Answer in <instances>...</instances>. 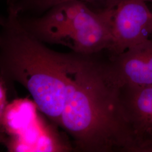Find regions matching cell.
Returning a JSON list of instances; mask_svg holds the SVG:
<instances>
[{
	"label": "cell",
	"instance_id": "6da1fadb",
	"mask_svg": "<svg viewBox=\"0 0 152 152\" xmlns=\"http://www.w3.org/2000/svg\"><path fill=\"white\" fill-rule=\"evenodd\" d=\"M107 64L76 53L59 127L85 152H129L119 96Z\"/></svg>",
	"mask_w": 152,
	"mask_h": 152
},
{
	"label": "cell",
	"instance_id": "7a4b0ae2",
	"mask_svg": "<svg viewBox=\"0 0 152 152\" xmlns=\"http://www.w3.org/2000/svg\"><path fill=\"white\" fill-rule=\"evenodd\" d=\"M73 52L49 48L21 24L15 14H0V73L31 95L37 109L59 126Z\"/></svg>",
	"mask_w": 152,
	"mask_h": 152
},
{
	"label": "cell",
	"instance_id": "3957f363",
	"mask_svg": "<svg viewBox=\"0 0 152 152\" xmlns=\"http://www.w3.org/2000/svg\"><path fill=\"white\" fill-rule=\"evenodd\" d=\"M16 15L24 27L45 44L62 45L75 53L88 55L108 50L110 45L106 8L94 11L86 2L71 1L38 16Z\"/></svg>",
	"mask_w": 152,
	"mask_h": 152
},
{
	"label": "cell",
	"instance_id": "277c9868",
	"mask_svg": "<svg viewBox=\"0 0 152 152\" xmlns=\"http://www.w3.org/2000/svg\"><path fill=\"white\" fill-rule=\"evenodd\" d=\"M144 0H113L108 11L113 56L152 39V12Z\"/></svg>",
	"mask_w": 152,
	"mask_h": 152
},
{
	"label": "cell",
	"instance_id": "5b68a950",
	"mask_svg": "<svg viewBox=\"0 0 152 152\" xmlns=\"http://www.w3.org/2000/svg\"><path fill=\"white\" fill-rule=\"evenodd\" d=\"M129 152H152V87H120Z\"/></svg>",
	"mask_w": 152,
	"mask_h": 152
},
{
	"label": "cell",
	"instance_id": "8992f818",
	"mask_svg": "<svg viewBox=\"0 0 152 152\" xmlns=\"http://www.w3.org/2000/svg\"><path fill=\"white\" fill-rule=\"evenodd\" d=\"M109 75L120 88L152 87V39L113 56Z\"/></svg>",
	"mask_w": 152,
	"mask_h": 152
},
{
	"label": "cell",
	"instance_id": "52a82bcc",
	"mask_svg": "<svg viewBox=\"0 0 152 152\" xmlns=\"http://www.w3.org/2000/svg\"><path fill=\"white\" fill-rule=\"evenodd\" d=\"M71 1L92 4L101 2L105 7L112 0H7V10L20 16H38L54 6Z\"/></svg>",
	"mask_w": 152,
	"mask_h": 152
},
{
	"label": "cell",
	"instance_id": "ba28073f",
	"mask_svg": "<svg viewBox=\"0 0 152 152\" xmlns=\"http://www.w3.org/2000/svg\"><path fill=\"white\" fill-rule=\"evenodd\" d=\"M7 82L0 73V132H4L3 122L6 109L9 105L7 101Z\"/></svg>",
	"mask_w": 152,
	"mask_h": 152
},
{
	"label": "cell",
	"instance_id": "9c48e42d",
	"mask_svg": "<svg viewBox=\"0 0 152 152\" xmlns=\"http://www.w3.org/2000/svg\"><path fill=\"white\" fill-rule=\"evenodd\" d=\"M6 138H7V135L5 132H0V144L5 143Z\"/></svg>",
	"mask_w": 152,
	"mask_h": 152
},
{
	"label": "cell",
	"instance_id": "30bf717a",
	"mask_svg": "<svg viewBox=\"0 0 152 152\" xmlns=\"http://www.w3.org/2000/svg\"><path fill=\"white\" fill-rule=\"evenodd\" d=\"M144 1H145L146 2H152V0H144Z\"/></svg>",
	"mask_w": 152,
	"mask_h": 152
}]
</instances>
